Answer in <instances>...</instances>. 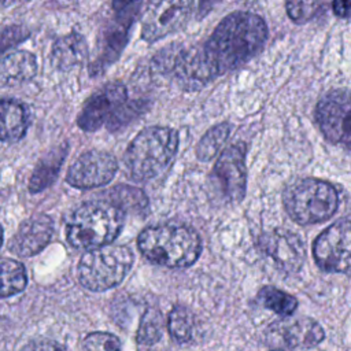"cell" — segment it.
I'll use <instances>...</instances> for the list:
<instances>
[{
	"instance_id": "6da1fadb",
	"label": "cell",
	"mask_w": 351,
	"mask_h": 351,
	"mask_svg": "<svg viewBox=\"0 0 351 351\" xmlns=\"http://www.w3.org/2000/svg\"><path fill=\"white\" fill-rule=\"evenodd\" d=\"M266 38L267 26L261 15L234 11L218 23L202 47L170 45L156 55L155 62L162 71L173 74L182 89H200L251 60Z\"/></svg>"
},
{
	"instance_id": "7a4b0ae2",
	"label": "cell",
	"mask_w": 351,
	"mask_h": 351,
	"mask_svg": "<svg viewBox=\"0 0 351 351\" xmlns=\"http://www.w3.org/2000/svg\"><path fill=\"white\" fill-rule=\"evenodd\" d=\"M140 252L151 262L166 267H186L202 252L199 233L182 223L167 222L145 228L137 239Z\"/></svg>"
},
{
	"instance_id": "3957f363",
	"label": "cell",
	"mask_w": 351,
	"mask_h": 351,
	"mask_svg": "<svg viewBox=\"0 0 351 351\" xmlns=\"http://www.w3.org/2000/svg\"><path fill=\"white\" fill-rule=\"evenodd\" d=\"M178 134L167 126H148L138 132L126 148L123 162L128 174L137 182L162 176L176 158Z\"/></svg>"
},
{
	"instance_id": "277c9868",
	"label": "cell",
	"mask_w": 351,
	"mask_h": 351,
	"mask_svg": "<svg viewBox=\"0 0 351 351\" xmlns=\"http://www.w3.org/2000/svg\"><path fill=\"white\" fill-rule=\"evenodd\" d=\"M123 219L125 214L101 197L86 202L67 221V241L74 248L86 251L108 245L121 233Z\"/></svg>"
},
{
	"instance_id": "5b68a950",
	"label": "cell",
	"mask_w": 351,
	"mask_h": 351,
	"mask_svg": "<svg viewBox=\"0 0 351 351\" xmlns=\"http://www.w3.org/2000/svg\"><path fill=\"white\" fill-rule=\"evenodd\" d=\"M282 202L288 215L300 225H311L329 219L339 207L337 189L317 178H303L291 184Z\"/></svg>"
},
{
	"instance_id": "8992f818",
	"label": "cell",
	"mask_w": 351,
	"mask_h": 351,
	"mask_svg": "<svg viewBox=\"0 0 351 351\" xmlns=\"http://www.w3.org/2000/svg\"><path fill=\"white\" fill-rule=\"evenodd\" d=\"M134 256L126 245H104L86 251L77 266L81 285L93 292L117 287L132 269Z\"/></svg>"
},
{
	"instance_id": "52a82bcc",
	"label": "cell",
	"mask_w": 351,
	"mask_h": 351,
	"mask_svg": "<svg viewBox=\"0 0 351 351\" xmlns=\"http://www.w3.org/2000/svg\"><path fill=\"white\" fill-rule=\"evenodd\" d=\"M132 104L128 103L126 86L121 82H110L96 90L84 103L77 125L85 132H95L101 126L117 130L132 118Z\"/></svg>"
},
{
	"instance_id": "ba28073f",
	"label": "cell",
	"mask_w": 351,
	"mask_h": 351,
	"mask_svg": "<svg viewBox=\"0 0 351 351\" xmlns=\"http://www.w3.org/2000/svg\"><path fill=\"white\" fill-rule=\"evenodd\" d=\"M199 5L193 1L148 3L141 18V37L151 43L182 29Z\"/></svg>"
},
{
	"instance_id": "9c48e42d",
	"label": "cell",
	"mask_w": 351,
	"mask_h": 351,
	"mask_svg": "<svg viewBox=\"0 0 351 351\" xmlns=\"http://www.w3.org/2000/svg\"><path fill=\"white\" fill-rule=\"evenodd\" d=\"M350 234V219L348 217H344L317 236L313 244V256L319 269L329 273L348 274Z\"/></svg>"
},
{
	"instance_id": "30bf717a",
	"label": "cell",
	"mask_w": 351,
	"mask_h": 351,
	"mask_svg": "<svg viewBox=\"0 0 351 351\" xmlns=\"http://www.w3.org/2000/svg\"><path fill=\"white\" fill-rule=\"evenodd\" d=\"M140 1H114V21L107 27L101 40V49L96 60L90 63L89 71L92 75L101 74L121 55L129 40V29L133 25L140 7Z\"/></svg>"
},
{
	"instance_id": "8fae6325",
	"label": "cell",
	"mask_w": 351,
	"mask_h": 351,
	"mask_svg": "<svg viewBox=\"0 0 351 351\" xmlns=\"http://www.w3.org/2000/svg\"><path fill=\"white\" fill-rule=\"evenodd\" d=\"M118 170L115 156L106 151L92 149L81 154L69 167L66 181L80 189L107 185Z\"/></svg>"
},
{
	"instance_id": "7c38bea8",
	"label": "cell",
	"mask_w": 351,
	"mask_h": 351,
	"mask_svg": "<svg viewBox=\"0 0 351 351\" xmlns=\"http://www.w3.org/2000/svg\"><path fill=\"white\" fill-rule=\"evenodd\" d=\"M315 117L324 136L333 144L350 145V96L344 90L326 93L317 104Z\"/></svg>"
},
{
	"instance_id": "4fadbf2b",
	"label": "cell",
	"mask_w": 351,
	"mask_h": 351,
	"mask_svg": "<svg viewBox=\"0 0 351 351\" xmlns=\"http://www.w3.org/2000/svg\"><path fill=\"white\" fill-rule=\"evenodd\" d=\"M213 178L226 200L239 202L244 197L247 188L244 144H233L222 151L213 169Z\"/></svg>"
},
{
	"instance_id": "5bb4252c",
	"label": "cell",
	"mask_w": 351,
	"mask_h": 351,
	"mask_svg": "<svg viewBox=\"0 0 351 351\" xmlns=\"http://www.w3.org/2000/svg\"><path fill=\"white\" fill-rule=\"evenodd\" d=\"M261 250L287 273L298 271L306 259V248L299 234L288 229H274L259 239Z\"/></svg>"
},
{
	"instance_id": "9a60e30c",
	"label": "cell",
	"mask_w": 351,
	"mask_h": 351,
	"mask_svg": "<svg viewBox=\"0 0 351 351\" xmlns=\"http://www.w3.org/2000/svg\"><path fill=\"white\" fill-rule=\"evenodd\" d=\"M266 337L269 343L287 348H311L324 340L325 333L317 321L300 317L274 322Z\"/></svg>"
},
{
	"instance_id": "2e32d148",
	"label": "cell",
	"mask_w": 351,
	"mask_h": 351,
	"mask_svg": "<svg viewBox=\"0 0 351 351\" xmlns=\"http://www.w3.org/2000/svg\"><path fill=\"white\" fill-rule=\"evenodd\" d=\"M52 234V219L45 214H34L19 225L8 247L18 256H32L48 245Z\"/></svg>"
},
{
	"instance_id": "e0dca14e",
	"label": "cell",
	"mask_w": 351,
	"mask_h": 351,
	"mask_svg": "<svg viewBox=\"0 0 351 351\" xmlns=\"http://www.w3.org/2000/svg\"><path fill=\"white\" fill-rule=\"evenodd\" d=\"M88 56V45L80 33H69L53 43L51 60L59 70H70L82 63Z\"/></svg>"
},
{
	"instance_id": "ac0fdd59",
	"label": "cell",
	"mask_w": 351,
	"mask_h": 351,
	"mask_svg": "<svg viewBox=\"0 0 351 351\" xmlns=\"http://www.w3.org/2000/svg\"><path fill=\"white\" fill-rule=\"evenodd\" d=\"M37 73L36 56L27 51H16L0 59V85H14L30 80Z\"/></svg>"
},
{
	"instance_id": "d6986e66",
	"label": "cell",
	"mask_w": 351,
	"mask_h": 351,
	"mask_svg": "<svg viewBox=\"0 0 351 351\" xmlns=\"http://www.w3.org/2000/svg\"><path fill=\"white\" fill-rule=\"evenodd\" d=\"M29 126L26 107L14 99L0 100V140L16 141Z\"/></svg>"
},
{
	"instance_id": "ffe728a7",
	"label": "cell",
	"mask_w": 351,
	"mask_h": 351,
	"mask_svg": "<svg viewBox=\"0 0 351 351\" xmlns=\"http://www.w3.org/2000/svg\"><path fill=\"white\" fill-rule=\"evenodd\" d=\"M67 144H62L40 159L29 181V189L32 193L48 188L55 181L62 163L67 156Z\"/></svg>"
},
{
	"instance_id": "44dd1931",
	"label": "cell",
	"mask_w": 351,
	"mask_h": 351,
	"mask_svg": "<svg viewBox=\"0 0 351 351\" xmlns=\"http://www.w3.org/2000/svg\"><path fill=\"white\" fill-rule=\"evenodd\" d=\"M101 199L112 203L123 214H143L148 207L147 195L140 188L129 185H115L106 191Z\"/></svg>"
},
{
	"instance_id": "7402d4cb",
	"label": "cell",
	"mask_w": 351,
	"mask_h": 351,
	"mask_svg": "<svg viewBox=\"0 0 351 351\" xmlns=\"http://www.w3.org/2000/svg\"><path fill=\"white\" fill-rule=\"evenodd\" d=\"M27 274L25 266L11 258L0 259V298L16 295L25 289Z\"/></svg>"
},
{
	"instance_id": "603a6c76",
	"label": "cell",
	"mask_w": 351,
	"mask_h": 351,
	"mask_svg": "<svg viewBox=\"0 0 351 351\" xmlns=\"http://www.w3.org/2000/svg\"><path fill=\"white\" fill-rule=\"evenodd\" d=\"M230 129H232V125L229 122H222L208 129L197 143V147H196L197 159L202 162H207L213 159L219 152L223 143L229 137Z\"/></svg>"
},
{
	"instance_id": "cb8c5ba5",
	"label": "cell",
	"mask_w": 351,
	"mask_h": 351,
	"mask_svg": "<svg viewBox=\"0 0 351 351\" xmlns=\"http://www.w3.org/2000/svg\"><path fill=\"white\" fill-rule=\"evenodd\" d=\"M258 299L263 307L280 315H291L298 307V300L292 295L271 285L261 288L258 292Z\"/></svg>"
},
{
	"instance_id": "d4e9b609",
	"label": "cell",
	"mask_w": 351,
	"mask_h": 351,
	"mask_svg": "<svg viewBox=\"0 0 351 351\" xmlns=\"http://www.w3.org/2000/svg\"><path fill=\"white\" fill-rule=\"evenodd\" d=\"M167 329L174 340L185 343L192 337L193 317L191 311L184 306H176L171 308L167 319Z\"/></svg>"
},
{
	"instance_id": "484cf974",
	"label": "cell",
	"mask_w": 351,
	"mask_h": 351,
	"mask_svg": "<svg viewBox=\"0 0 351 351\" xmlns=\"http://www.w3.org/2000/svg\"><path fill=\"white\" fill-rule=\"evenodd\" d=\"M162 330L163 318L160 311L156 308H148L141 318L137 332V340L143 344H154L160 339Z\"/></svg>"
},
{
	"instance_id": "4316f807",
	"label": "cell",
	"mask_w": 351,
	"mask_h": 351,
	"mask_svg": "<svg viewBox=\"0 0 351 351\" xmlns=\"http://www.w3.org/2000/svg\"><path fill=\"white\" fill-rule=\"evenodd\" d=\"M81 351H122V346L119 339L111 333L93 332L84 339Z\"/></svg>"
},
{
	"instance_id": "83f0119b",
	"label": "cell",
	"mask_w": 351,
	"mask_h": 351,
	"mask_svg": "<svg viewBox=\"0 0 351 351\" xmlns=\"http://www.w3.org/2000/svg\"><path fill=\"white\" fill-rule=\"evenodd\" d=\"M322 4L317 1H287L285 8L288 16L296 23H304L313 19L321 10Z\"/></svg>"
},
{
	"instance_id": "f1b7e54d",
	"label": "cell",
	"mask_w": 351,
	"mask_h": 351,
	"mask_svg": "<svg viewBox=\"0 0 351 351\" xmlns=\"http://www.w3.org/2000/svg\"><path fill=\"white\" fill-rule=\"evenodd\" d=\"M29 36V32L21 25H11L0 30V53L11 48L19 41H23Z\"/></svg>"
},
{
	"instance_id": "f546056e",
	"label": "cell",
	"mask_w": 351,
	"mask_h": 351,
	"mask_svg": "<svg viewBox=\"0 0 351 351\" xmlns=\"http://www.w3.org/2000/svg\"><path fill=\"white\" fill-rule=\"evenodd\" d=\"M25 351H64L58 343L51 340H37L30 343Z\"/></svg>"
},
{
	"instance_id": "4dcf8cb0",
	"label": "cell",
	"mask_w": 351,
	"mask_h": 351,
	"mask_svg": "<svg viewBox=\"0 0 351 351\" xmlns=\"http://www.w3.org/2000/svg\"><path fill=\"white\" fill-rule=\"evenodd\" d=\"M332 8H333V12L337 15V16H341V18H347L348 16V11H350V3L346 1V0H340V1H333L332 3Z\"/></svg>"
},
{
	"instance_id": "1f68e13d",
	"label": "cell",
	"mask_w": 351,
	"mask_h": 351,
	"mask_svg": "<svg viewBox=\"0 0 351 351\" xmlns=\"http://www.w3.org/2000/svg\"><path fill=\"white\" fill-rule=\"evenodd\" d=\"M1 243H3V229H1V225H0V247H1Z\"/></svg>"
},
{
	"instance_id": "d6a6232c",
	"label": "cell",
	"mask_w": 351,
	"mask_h": 351,
	"mask_svg": "<svg viewBox=\"0 0 351 351\" xmlns=\"http://www.w3.org/2000/svg\"><path fill=\"white\" fill-rule=\"evenodd\" d=\"M273 351H282V350H273Z\"/></svg>"
}]
</instances>
